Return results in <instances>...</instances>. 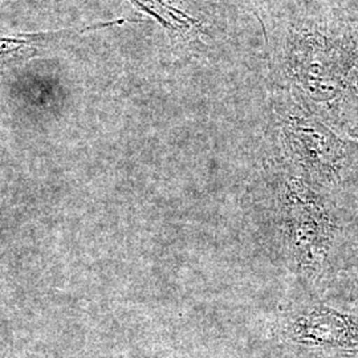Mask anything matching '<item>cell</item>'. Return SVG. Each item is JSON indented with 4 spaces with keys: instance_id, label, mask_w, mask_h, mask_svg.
<instances>
[{
    "instance_id": "1",
    "label": "cell",
    "mask_w": 358,
    "mask_h": 358,
    "mask_svg": "<svg viewBox=\"0 0 358 358\" xmlns=\"http://www.w3.org/2000/svg\"><path fill=\"white\" fill-rule=\"evenodd\" d=\"M284 229L288 248L303 273H319L332 247L336 223L331 211L299 180L284 194Z\"/></svg>"
},
{
    "instance_id": "2",
    "label": "cell",
    "mask_w": 358,
    "mask_h": 358,
    "mask_svg": "<svg viewBox=\"0 0 358 358\" xmlns=\"http://www.w3.org/2000/svg\"><path fill=\"white\" fill-rule=\"evenodd\" d=\"M292 129L297 162L321 183H332L340 178L345 167L344 143L316 124H296Z\"/></svg>"
},
{
    "instance_id": "3",
    "label": "cell",
    "mask_w": 358,
    "mask_h": 358,
    "mask_svg": "<svg viewBox=\"0 0 358 358\" xmlns=\"http://www.w3.org/2000/svg\"><path fill=\"white\" fill-rule=\"evenodd\" d=\"M289 332L300 343L355 345L357 324L353 317L338 313L331 308H307L288 316Z\"/></svg>"
},
{
    "instance_id": "4",
    "label": "cell",
    "mask_w": 358,
    "mask_h": 358,
    "mask_svg": "<svg viewBox=\"0 0 358 358\" xmlns=\"http://www.w3.org/2000/svg\"><path fill=\"white\" fill-rule=\"evenodd\" d=\"M93 28H97V26L69 27L64 29L38 34L0 32V71L38 57L43 52Z\"/></svg>"
}]
</instances>
